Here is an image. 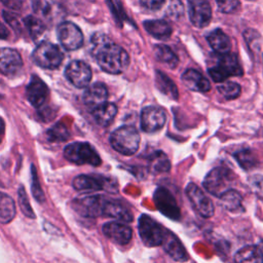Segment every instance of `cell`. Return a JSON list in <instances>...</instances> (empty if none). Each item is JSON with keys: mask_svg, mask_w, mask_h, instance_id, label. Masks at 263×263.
Returning a JSON list of instances; mask_svg holds the SVG:
<instances>
[{"mask_svg": "<svg viewBox=\"0 0 263 263\" xmlns=\"http://www.w3.org/2000/svg\"><path fill=\"white\" fill-rule=\"evenodd\" d=\"M91 54L101 69L109 74H120L129 65L128 53L103 34L92 37Z\"/></svg>", "mask_w": 263, "mask_h": 263, "instance_id": "obj_1", "label": "cell"}, {"mask_svg": "<svg viewBox=\"0 0 263 263\" xmlns=\"http://www.w3.org/2000/svg\"><path fill=\"white\" fill-rule=\"evenodd\" d=\"M141 137L136 127L132 125H123L115 129L110 136V144L112 148L122 155L135 154L140 146Z\"/></svg>", "mask_w": 263, "mask_h": 263, "instance_id": "obj_2", "label": "cell"}, {"mask_svg": "<svg viewBox=\"0 0 263 263\" xmlns=\"http://www.w3.org/2000/svg\"><path fill=\"white\" fill-rule=\"evenodd\" d=\"M64 156L67 160L76 164H90L98 166L102 163L100 155L95 148L84 142H75L69 144L64 149Z\"/></svg>", "mask_w": 263, "mask_h": 263, "instance_id": "obj_3", "label": "cell"}, {"mask_svg": "<svg viewBox=\"0 0 263 263\" xmlns=\"http://www.w3.org/2000/svg\"><path fill=\"white\" fill-rule=\"evenodd\" d=\"M234 181L233 173L227 167H215L205 176L203 180V187L204 189L219 197L228 189H231V185Z\"/></svg>", "mask_w": 263, "mask_h": 263, "instance_id": "obj_4", "label": "cell"}, {"mask_svg": "<svg viewBox=\"0 0 263 263\" xmlns=\"http://www.w3.org/2000/svg\"><path fill=\"white\" fill-rule=\"evenodd\" d=\"M138 230L143 243L152 248L160 246L165 236V230L158 222L149 215L143 214L138 221Z\"/></svg>", "mask_w": 263, "mask_h": 263, "instance_id": "obj_5", "label": "cell"}, {"mask_svg": "<svg viewBox=\"0 0 263 263\" xmlns=\"http://www.w3.org/2000/svg\"><path fill=\"white\" fill-rule=\"evenodd\" d=\"M208 71L215 82H224L231 76H240L243 73L236 55L229 52L220 54L217 64L209 68Z\"/></svg>", "mask_w": 263, "mask_h": 263, "instance_id": "obj_6", "label": "cell"}, {"mask_svg": "<svg viewBox=\"0 0 263 263\" xmlns=\"http://www.w3.org/2000/svg\"><path fill=\"white\" fill-rule=\"evenodd\" d=\"M32 59L41 68L57 69L63 61V53L57 45L48 41H43L34 49Z\"/></svg>", "mask_w": 263, "mask_h": 263, "instance_id": "obj_7", "label": "cell"}, {"mask_svg": "<svg viewBox=\"0 0 263 263\" xmlns=\"http://www.w3.org/2000/svg\"><path fill=\"white\" fill-rule=\"evenodd\" d=\"M186 195L194 211L203 218H211L215 213L214 203L194 183H189L186 187Z\"/></svg>", "mask_w": 263, "mask_h": 263, "instance_id": "obj_8", "label": "cell"}, {"mask_svg": "<svg viewBox=\"0 0 263 263\" xmlns=\"http://www.w3.org/2000/svg\"><path fill=\"white\" fill-rule=\"evenodd\" d=\"M58 38L67 50H76L83 44V35L78 26L71 22H64L57 29Z\"/></svg>", "mask_w": 263, "mask_h": 263, "instance_id": "obj_9", "label": "cell"}, {"mask_svg": "<svg viewBox=\"0 0 263 263\" xmlns=\"http://www.w3.org/2000/svg\"><path fill=\"white\" fill-rule=\"evenodd\" d=\"M153 200L158 211L172 220H178L181 217L180 209L173 194L164 187H158L153 194Z\"/></svg>", "mask_w": 263, "mask_h": 263, "instance_id": "obj_10", "label": "cell"}, {"mask_svg": "<svg viewBox=\"0 0 263 263\" xmlns=\"http://www.w3.org/2000/svg\"><path fill=\"white\" fill-rule=\"evenodd\" d=\"M166 121V114L162 108L145 107L141 112V127L145 133H155L162 128Z\"/></svg>", "mask_w": 263, "mask_h": 263, "instance_id": "obj_11", "label": "cell"}, {"mask_svg": "<svg viewBox=\"0 0 263 263\" xmlns=\"http://www.w3.org/2000/svg\"><path fill=\"white\" fill-rule=\"evenodd\" d=\"M67 79L76 87L83 88L88 85L91 79L89 66L82 61H72L65 70Z\"/></svg>", "mask_w": 263, "mask_h": 263, "instance_id": "obj_12", "label": "cell"}, {"mask_svg": "<svg viewBox=\"0 0 263 263\" xmlns=\"http://www.w3.org/2000/svg\"><path fill=\"white\" fill-rule=\"evenodd\" d=\"M105 200L106 197L102 195H87L75 199L74 206L81 216L93 218L102 216Z\"/></svg>", "mask_w": 263, "mask_h": 263, "instance_id": "obj_13", "label": "cell"}, {"mask_svg": "<svg viewBox=\"0 0 263 263\" xmlns=\"http://www.w3.org/2000/svg\"><path fill=\"white\" fill-rule=\"evenodd\" d=\"M190 22L198 28L208 26L212 18V8L208 0H188Z\"/></svg>", "mask_w": 263, "mask_h": 263, "instance_id": "obj_14", "label": "cell"}, {"mask_svg": "<svg viewBox=\"0 0 263 263\" xmlns=\"http://www.w3.org/2000/svg\"><path fill=\"white\" fill-rule=\"evenodd\" d=\"M103 233L118 245H127L133 237V230L121 221H112L103 225Z\"/></svg>", "mask_w": 263, "mask_h": 263, "instance_id": "obj_15", "label": "cell"}, {"mask_svg": "<svg viewBox=\"0 0 263 263\" xmlns=\"http://www.w3.org/2000/svg\"><path fill=\"white\" fill-rule=\"evenodd\" d=\"M23 67L20 52L13 48H0V73L4 75L16 74Z\"/></svg>", "mask_w": 263, "mask_h": 263, "instance_id": "obj_16", "label": "cell"}, {"mask_svg": "<svg viewBox=\"0 0 263 263\" xmlns=\"http://www.w3.org/2000/svg\"><path fill=\"white\" fill-rule=\"evenodd\" d=\"M48 87L37 76H32L26 88V96L30 104L36 108L42 106L48 97Z\"/></svg>", "mask_w": 263, "mask_h": 263, "instance_id": "obj_17", "label": "cell"}, {"mask_svg": "<svg viewBox=\"0 0 263 263\" xmlns=\"http://www.w3.org/2000/svg\"><path fill=\"white\" fill-rule=\"evenodd\" d=\"M164 251L171 258L178 262H185L188 260V254L183 247L180 239L171 231L165 230V236L161 243Z\"/></svg>", "mask_w": 263, "mask_h": 263, "instance_id": "obj_18", "label": "cell"}, {"mask_svg": "<svg viewBox=\"0 0 263 263\" xmlns=\"http://www.w3.org/2000/svg\"><path fill=\"white\" fill-rule=\"evenodd\" d=\"M108 98V89L105 84L97 82L86 88L83 93V103L91 110L106 103Z\"/></svg>", "mask_w": 263, "mask_h": 263, "instance_id": "obj_19", "label": "cell"}, {"mask_svg": "<svg viewBox=\"0 0 263 263\" xmlns=\"http://www.w3.org/2000/svg\"><path fill=\"white\" fill-rule=\"evenodd\" d=\"M102 216L110 217V218H113V219H116L118 221L125 222V223H127V222L129 223L134 220L133 213L126 206H124L122 203H120L118 201L110 200L107 198H106L104 206H103Z\"/></svg>", "mask_w": 263, "mask_h": 263, "instance_id": "obj_20", "label": "cell"}, {"mask_svg": "<svg viewBox=\"0 0 263 263\" xmlns=\"http://www.w3.org/2000/svg\"><path fill=\"white\" fill-rule=\"evenodd\" d=\"M183 83L193 91L199 92H206L211 89L210 81L197 70L188 69L182 75Z\"/></svg>", "mask_w": 263, "mask_h": 263, "instance_id": "obj_21", "label": "cell"}, {"mask_svg": "<svg viewBox=\"0 0 263 263\" xmlns=\"http://www.w3.org/2000/svg\"><path fill=\"white\" fill-rule=\"evenodd\" d=\"M107 180L103 177L79 175L73 180V187L78 191H99L106 188Z\"/></svg>", "mask_w": 263, "mask_h": 263, "instance_id": "obj_22", "label": "cell"}, {"mask_svg": "<svg viewBox=\"0 0 263 263\" xmlns=\"http://www.w3.org/2000/svg\"><path fill=\"white\" fill-rule=\"evenodd\" d=\"M96 122L101 126H108L117 114V107L113 103H104L91 110Z\"/></svg>", "mask_w": 263, "mask_h": 263, "instance_id": "obj_23", "label": "cell"}, {"mask_svg": "<svg viewBox=\"0 0 263 263\" xmlns=\"http://www.w3.org/2000/svg\"><path fill=\"white\" fill-rule=\"evenodd\" d=\"M221 205L228 212L231 213H241L243 212L242 197L237 190L233 188L228 189L223 194L219 196Z\"/></svg>", "mask_w": 263, "mask_h": 263, "instance_id": "obj_24", "label": "cell"}, {"mask_svg": "<svg viewBox=\"0 0 263 263\" xmlns=\"http://www.w3.org/2000/svg\"><path fill=\"white\" fill-rule=\"evenodd\" d=\"M206 39H208L210 46L218 54H225V53L230 52V49H231L230 38L221 29L214 30L208 36Z\"/></svg>", "mask_w": 263, "mask_h": 263, "instance_id": "obj_25", "label": "cell"}, {"mask_svg": "<svg viewBox=\"0 0 263 263\" xmlns=\"http://www.w3.org/2000/svg\"><path fill=\"white\" fill-rule=\"evenodd\" d=\"M235 263H263V252L257 246H245L234 255Z\"/></svg>", "mask_w": 263, "mask_h": 263, "instance_id": "obj_26", "label": "cell"}, {"mask_svg": "<svg viewBox=\"0 0 263 263\" xmlns=\"http://www.w3.org/2000/svg\"><path fill=\"white\" fill-rule=\"evenodd\" d=\"M143 25L146 31L156 39L165 40L172 35L171 25L163 20H148Z\"/></svg>", "mask_w": 263, "mask_h": 263, "instance_id": "obj_27", "label": "cell"}, {"mask_svg": "<svg viewBox=\"0 0 263 263\" xmlns=\"http://www.w3.org/2000/svg\"><path fill=\"white\" fill-rule=\"evenodd\" d=\"M154 55L160 63L164 64L171 69H174L177 67L179 60L176 53L166 45L163 44H157L154 46Z\"/></svg>", "mask_w": 263, "mask_h": 263, "instance_id": "obj_28", "label": "cell"}, {"mask_svg": "<svg viewBox=\"0 0 263 263\" xmlns=\"http://www.w3.org/2000/svg\"><path fill=\"white\" fill-rule=\"evenodd\" d=\"M15 216V204L13 199L3 193L0 192V223H8Z\"/></svg>", "mask_w": 263, "mask_h": 263, "instance_id": "obj_29", "label": "cell"}, {"mask_svg": "<svg viewBox=\"0 0 263 263\" xmlns=\"http://www.w3.org/2000/svg\"><path fill=\"white\" fill-rule=\"evenodd\" d=\"M155 80H156V85L161 92H163L164 95L168 96L174 100L178 99L179 93H178L177 86L175 85L173 80L170 77H167L163 72L156 71Z\"/></svg>", "mask_w": 263, "mask_h": 263, "instance_id": "obj_30", "label": "cell"}, {"mask_svg": "<svg viewBox=\"0 0 263 263\" xmlns=\"http://www.w3.org/2000/svg\"><path fill=\"white\" fill-rule=\"evenodd\" d=\"M150 163V170L153 173H164L167 172L171 167L170 160L166 158L165 154L161 151H157L151 156V159L149 160Z\"/></svg>", "mask_w": 263, "mask_h": 263, "instance_id": "obj_31", "label": "cell"}, {"mask_svg": "<svg viewBox=\"0 0 263 263\" xmlns=\"http://www.w3.org/2000/svg\"><path fill=\"white\" fill-rule=\"evenodd\" d=\"M217 90L226 100H233V99H236L240 95L241 88H240V85L236 82L226 81V82L218 85Z\"/></svg>", "mask_w": 263, "mask_h": 263, "instance_id": "obj_32", "label": "cell"}, {"mask_svg": "<svg viewBox=\"0 0 263 263\" xmlns=\"http://www.w3.org/2000/svg\"><path fill=\"white\" fill-rule=\"evenodd\" d=\"M24 23L33 39H37L38 37H40L45 30V26L43 25L41 20H39L36 16L28 15L24 20Z\"/></svg>", "mask_w": 263, "mask_h": 263, "instance_id": "obj_33", "label": "cell"}, {"mask_svg": "<svg viewBox=\"0 0 263 263\" xmlns=\"http://www.w3.org/2000/svg\"><path fill=\"white\" fill-rule=\"evenodd\" d=\"M234 157L243 170H250L257 164V158L251 149H242L236 152Z\"/></svg>", "mask_w": 263, "mask_h": 263, "instance_id": "obj_34", "label": "cell"}, {"mask_svg": "<svg viewBox=\"0 0 263 263\" xmlns=\"http://www.w3.org/2000/svg\"><path fill=\"white\" fill-rule=\"evenodd\" d=\"M48 139L52 142H63L69 139L70 133L69 129L62 123H58L53 125L50 129L47 132Z\"/></svg>", "mask_w": 263, "mask_h": 263, "instance_id": "obj_35", "label": "cell"}, {"mask_svg": "<svg viewBox=\"0 0 263 263\" xmlns=\"http://www.w3.org/2000/svg\"><path fill=\"white\" fill-rule=\"evenodd\" d=\"M17 200H18V205H20L23 214L26 215L29 218H34L35 214L33 213V210L31 208L28 195H27V193H26V191H25V189L23 187L18 188Z\"/></svg>", "mask_w": 263, "mask_h": 263, "instance_id": "obj_36", "label": "cell"}, {"mask_svg": "<svg viewBox=\"0 0 263 263\" xmlns=\"http://www.w3.org/2000/svg\"><path fill=\"white\" fill-rule=\"evenodd\" d=\"M165 13L171 18H180L184 13V7L181 0H167Z\"/></svg>", "mask_w": 263, "mask_h": 263, "instance_id": "obj_37", "label": "cell"}, {"mask_svg": "<svg viewBox=\"0 0 263 263\" xmlns=\"http://www.w3.org/2000/svg\"><path fill=\"white\" fill-rule=\"evenodd\" d=\"M31 174H32V192L34 197L39 201H43L44 200V193L41 189L38 177H37V172L34 165L31 166Z\"/></svg>", "mask_w": 263, "mask_h": 263, "instance_id": "obj_38", "label": "cell"}, {"mask_svg": "<svg viewBox=\"0 0 263 263\" xmlns=\"http://www.w3.org/2000/svg\"><path fill=\"white\" fill-rule=\"evenodd\" d=\"M218 9L223 13H231L239 6V0H216Z\"/></svg>", "mask_w": 263, "mask_h": 263, "instance_id": "obj_39", "label": "cell"}, {"mask_svg": "<svg viewBox=\"0 0 263 263\" xmlns=\"http://www.w3.org/2000/svg\"><path fill=\"white\" fill-rule=\"evenodd\" d=\"M165 0H140L141 5L149 10H157L161 8Z\"/></svg>", "mask_w": 263, "mask_h": 263, "instance_id": "obj_40", "label": "cell"}, {"mask_svg": "<svg viewBox=\"0 0 263 263\" xmlns=\"http://www.w3.org/2000/svg\"><path fill=\"white\" fill-rule=\"evenodd\" d=\"M253 189L256 191L258 195H263V177L262 176H255V178L251 181Z\"/></svg>", "mask_w": 263, "mask_h": 263, "instance_id": "obj_41", "label": "cell"}, {"mask_svg": "<svg viewBox=\"0 0 263 263\" xmlns=\"http://www.w3.org/2000/svg\"><path fill=\"white\" fill-rule=\"evenodd\" d=\"M6 6L11 8H17L20 6V0H1Z\"/></svg>", "mask_w": 263, "mask_h": 263, "instance_id": "obj_42", "label": "cell"}, {"mask_svg": "<svg viewBox=\"0 0 263 263\" xmlns=\"http://www.w3.org/2000/svg\"><path fill=\"white\" fill-rule=\"evenodd\" d=\"M8 37V30L5 28L4 25L0 23V39H5Z\"/></svg>", "mask_w": 263, "mask_h": 263, "instance_id": "obj_43", "label": "cell"}, {"mask_svg": "<svg viewBox=\"0 0 263 263\" xmlns=\"http://www.w3.org/2000/svg\"><path fill=\"white\" fill-rule=\"evenodd\" d=\"M4 129H5V124H4V121L2 120V118L0 117V141H1V137L4 133Z\"/></svg>", "mask_w": 263, "mask_h": 263, "instance_id": "obj_44", "label": "cell"}]
</instances>
